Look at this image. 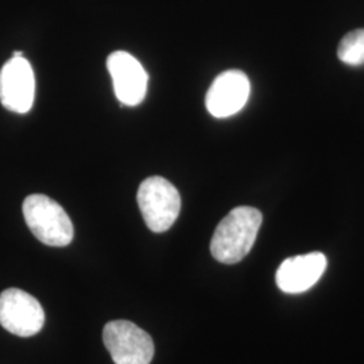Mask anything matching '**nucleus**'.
I'll list each match as a JSON object with an SVG mask.
<instances>
[{
    "instance_id": "11",
    "label": "nucleus",
    "mask_w": 364,
    "mask_h": 364,
    "mask_svg": "<svg viewBox=\"0 0 364 364\" xmlns=\"http://www.w3.org/2000/svg\"><path fill=\"white\" fill-rule=\"evenodd\" d=\"M13 57H15V58H19V57H23V53L19 52V50H15V52L13 53Z\"/></svg>"
},
{
    "instance_id": "6",
    "label": "nucleus",
    "mask_w": 364,
    "mask_h": 364,
    "mask_svg": "<svg viewBox=\"0 0 364 364\" xmlns=\"http://www.w3.org/2000/svg\"><path fill=\"white\" fill-rule=\"evenodd\" d=\"M36 77L25 57L9 60L0 70V103L11 112L26 114L34 103Z\"/></svg>"
},
{
    "instance_id": "9",
    "label": "nucleus",
    "mask_w": 364,
    "mask_h": 364,
    "mask_svg": "<svg viewBox=\"0 0 364 364\" xmlns=\"http://www.w3.org/2000/svg\"><path fill=\"white\" fill-rule=\"evenodd\" d=\"M326 258L321 252H311L287 258L278 267L277 285L287 294H299L314 287L326 269Z\"/></svg>"
},
{
    "instance_id": "3",
    "label": "nucleus",
    "mask_w": 364,
    "mask_h": 364,
    "mask_svg": "<svg viewBox=\"0 0 364 364\" xmlns=\"http://www.w3.org/2000/svg\"><path fill=\"white\" fill-rule=\"evenodd\" d=\"M138 205L146 225L156 234L168 231L178 219L181 196L164 177H149L138 189Z\"/></svg>"
},
{
    "instance_id": "2",
    "label": "nucleus",
    "mask_w": 364,
    "mask_h": 364,
    "mask_svg": "<svg viewBox=\"0 0 364 364\" xmlns=\"http://www.w3.org/2000/svg\"><path fill=\"white\" fill-rule=\"evenodd\" d=\"M23 216L33 235L46 246L65 247L73 240V224L64 208L45 195H31L23 201Z\"/></svg>"
},
{
    "instance_id": "1",
    "label": "nucleus",
    "mask_w": 364,
    "mask_h": 364,
    "mask_svg": "<svg viewBox=\"0 0 364 364\" xmlns=\"http://www.w3.org/2000/svg\"><path fill=\"white\" fill-rule=\"evenodd\" d=\"M262 220V213L257 208L232 209L219 223L210 240L213 258L224 264H235L245 259L257 240Z\"/></svg>"
},
{
    "instance_id": "7",
    "label": "nucleus",
    "mask_w": 364,
    "mask_h": 364,
    "mask_svg": "<svg viewBox=\"0 0 364 364\" xmlns=\"http://www.w3.org/2000/svg\"><path fill=\"white\" fill-rule=\"evenodd\" d=\"M117 100L123 105L135 107L146 97L149 76L142 64L130 53L114 52L107 60Z\"/></svg>"
},
{
    "instance_id": "10",
    "label": "nucleus",
    "mask_w": 364,
    "mask_h": 364,
    "mask_svg": "<svg viewBox=\"0 0 364 364\" xmlns=\"http://www.w3.org/2000/svg\"><path fill=\"white\" fill-rule=\"evenodd\" d=\"M338 60L350 66L364 64V28H358L344 36L338 48Z\"/></svg>"
},
{
    "instance_id": "4",
    "label": "nucleus",
    "mask_w": 364,
    "mask_h": 364,
    "mask_svg": "<svg viewBox=\"0 0 364 364\" xmlns=\"http://www.w3.org/2000/svg\"><path fill=\"white\" fill-rule=\"evenodd\" d=\"M103 340L115 364H150L153 360V338L131 321H109L105 326Z\"/></svg>"
},
{
    "instance_id": "5",
    "label": "nucleus",
    "mask_w": 364,
    "mask_h": 364,
    "mask_svg": "<svg viewBox=\"0 0 364 364\" xmlns=\"http://www.w3.org/2000/svg\"><path fill=\"white\" fill-rule=\"evenodd\" d=\"M45 324V312L38 299L26 291L11 287L0 294V326L10 333L30 338Z\"/></svg>"
},
{
    "instance_id": "8",
    "label": "nucleus",
    "mask_w": 364,
    "mask_h": 364,
    "mask_svg": "<svg viewBox=\"0 0 364 364\" xmlns=\"http://www.w3.org/2000/svg\"><path fill=\"white\" fill-rule=\"evenodd\" d=\"M251 91L250 80L242 70H227L212 82L205 97V105L212 117H232L246 103Z\"/></svg>"
}]
</instances>
